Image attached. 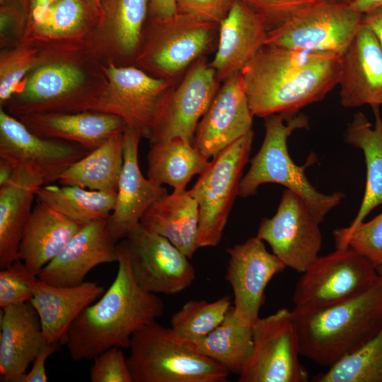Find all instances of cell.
<instances>
[{
    "mask_svg": "<svg viewBox=\"0 0 382 382\" xmlns=\"http://www.w3.org/2000/svg\"><path fill=\"white\" fill-rule=\"evenodd\" d=\"M341 55L264 45L240 74L253 115L296 114L338 85Z\"/></svg>",
    "mask_w": 382,
    "mask_h": 382,
    "instance_id": "6da1fadb",
    "label": "cell"
},
{
    "mask_svg": "<svg viewBox=\"0 0 382 382\" xmlns=\"http://www.w3.org/2000/svg\"><path fill=\"white\" fill-rule=\"evenodd\" d=\"M117 250L118 270L114 281L76 318L64 340L75 361L93 359L113 347L129 348L132 335L163 313L161 299L136 282L126 239L117 243Z\"/></svg>",
    "mask_w": 382,
    "mask_h": 382,
    "instance_id": "7a4b0ae2",
    "label": "cell"
},
{
    "mask_svg": "<svg viewBox=\"0 0 382 382\" xmlns=\"http://www.w3.org/2000/svg\"><path fill=\"white\" fill-rule=\"evenodd\" d=\"M301 355L328 366L371 339L382 327V278L347 301L311 312L292 310Z\"/></svg>",
    "mask_w": 382,
    "mask_h": 382,
    "instance_id": "3957f363",
    "label": "cell"
},
{
    "mask_svg": "<svg viewBox=\"0 0 382 382\" xmlns=\"http://www.w3.org/2000/svg\"><path fill=\"white\" fill-rule=\"evenodd\" d=\"M308 117L303 113L274 114L265 117V134L261 148L250 161V167L241 179L238 195H254L264 183H277L298 195L320 224L330 210L345 197L342 192L325 195L318 192L305 174L306 164L292 161L287 141L295 130L308 128Z\"/></svg>",
    "mask_w": 382,
    "mask_h": 382,
    "instance_id": "277c9868",
    "label": "cell"
},
{
    "mask_svg": "<svg viewBox=\"0 0 382 382\" xmlns=\"http://www.w3.org/2000/svg\"><path fill=\"white\" fill-rule=\"evenodd\" d=\"M129 348L132 382H224L229 374L171 328L156 321L137 330Z\"/></svg>",
    "mask_w": 382,
    "mask_h": 382,
    "instance_id": "5b68a950",
    "label": "cell"
},
{
    "mask_svg": "<svg viewBox=\"0 0 382 382\" xmlns=\"http://www.w3.org/2000/svg\"><path fill=\"white\" fill-rule=\"evenodd\" d=\"M253 137L251 130L220 151L189 190L199 209V248L216 246L221 241L233 204L239 194Z\"/></svg>",
    "mask_w": 382,
    "mask_h": 382,
    "instance_id": "8992f818",
    "label": "cell"
},
{
    "mask_svg": "<svg viewBox=\"0 0 382 382\" xmlns=\"http://www.w3.org/2000/svg\"><path fill=\"white\" fill-rule=\"evenodd\" d=\"M376 267L350 247L319 256L298 281L294 310L311 312L351 299L376 281Z\"/></svg>",
    "mask_w": 382,
    "mask_h": 382,
    "instance_id": "52a82bcc",
    "label": "cell"
},
{
    "mask_svg": "<svg viewBox=\"0 0 382 382\" xmlns=\"http://www.w3.org/2000/svg\"><path fill=\"white\" fill-rule=\"evenodd\" d=\"M362 24L349 4L319 1L268 30L265 45L342 54Z\"/></svg>",
    "mask_w": 382,
    "mask_h": 382,
    "instance_id": "ba28073f",
    "label": "cell"
},
{
    "mask_svg": "<svg viewBox=\"0 0 382 382\" xmlns=\"http://www.w3.org/2000/svg\"><path fill=\"white\" fill-rule=\"evenodd\" d=\"M252 354L238 375V382H306V369L299 360V337L292 311L282 308L259 318L252 326Z\"/></svg>",
    "mask_w": 382,
    "mask_h": 382,
    "instance_id": "9c48e42d",
    "label": "cell"
},
{
    "mask_svg": "<svg viewBox=\"0 0 382 382\" xmlns=\"http://www.w3.org/2000/svg\"><path fill=\"white\" fill-rule=\"evenodd\" d=\"M219 28L178 12L154 18V33L141 61L158 74V78L176 84L195 61L214 47Z\"/></svg>",
    "mask_w": 382,
    "mask_h": 382,
    "instance_id": "30bf717a",
    "label": "cell"
},
{
    "mask_svg": "<svg viewBox=\"0 0 382 382\" xmlns=\"http://www.w3.org/2000/svg\"><path fill=\"white\" fill-rule=\"evenodd\" d=\"M89 152L75 142L36 135L0 110V158L40 178L44 185L58 181L67 168Z\"/></svg>",
    "mask_w": 382,
    "mask_h": 382,
    "instance_id": "8fae6325",
    "label": "cell"
},
{
    "mask_svg": "<svg viewBox=\"0 0 382 382\" xmlns=\"http://www.w3.org/2000/svg\"><path fill=\"white\" fill-rule=\"evenodd\" d=\"M220 88L206 56L195 61L168 93L150 142L182 137L193 144L197 127Z\"/></svg>",
    "mask_w": 382,
    "mask_h": 382,
    "instance_id": "7c38bea8",
    "label": "cell"
},
{
    "mask_svg": "<svg viewBox=\"0 0 382 382\" xmlns=\"http://www.w3.org/2000/svg\"><path fill=\"white\" fill-rule=\"evenodd\" d=\"M257 236L284 265L303 273L319 257L323 236L305 202L286 189L277 212L260 221Z\"/></svg>",
    "mask_w": 382,
    "mask_h": 382,
    "instance_id": "4fadbf2b",
    "label": "cell"
},
{
    "mask_svg": "<svg viewBox=\"0 0 382 382\" xmlns=\"http://www.w3.org/2000/svg\"><path fill=\"white\" fill-rule=\"evenodd\" d=\"M125 239L132 273L144 290L174 295L195 280V271L189 258L165 237L139 224Z\"/></svg>",
    "mask_w": 382,
    "mask_h": 382,
    "instance_id": "5bb4252c",
    "label": "cell"
},
{
    "mask_svg": "<svg viewBox=\"0 0 382 382\" xmlns=\"http://www.w3.org/2000/svg\"><path fill=\"white\" fill-rule=\"evenodd\" d=\"M107 74L111 92L94 109L121 117L127 127L149 139L164 100L175 84L133 66L110 65Z\"/></svg>",
    "mask_w": 382,
    "mask_h": 382,
    "instance_id": "9a60e30c",
    "label": "cell"
},
{
    "mask_svg": "<svg viewBox=\"0 0 382 382\" xmlns=\"http://www.w3.org/2000/svg\"><path fill=\"white\" fill-rule=\"evenodd\" d=\"M263 242L256 236L226 249L229 259L225 279L233 290L234 313L252 326L260 318L268 283L286 267Z\"/></svg>",
    "mask_w": 382,
    "mask_h": 382,
    "instance_id": "2e32d148",
    "label": "cell"
},
{
    "mask_svg": "<svg viewBox=\"0 0 382 382\" xmlns=\"http://www.w3.org/2000/svg\"><path fill=\"white\" fill-rule=\"evenodd\" d=\"M249 107L240 72L223 82L209 109L200 120L193 146L206 158H214L252 129Z\"/></svg>",
    "mask_w": 382,
    "mask_h": 382,
    "instance_id": "e0dca14e",
    "label": "cell"
},
{
    "mask_svg": "<svg viewBox=\"0 0 382 382\" xmlns=\"http://www.w3.org/2000/svg\"><path fill=\"white\" fill-rule=\"evenodd\" d=\"M117 243L108 228L107 220L83 224L37 277L55 286L80 284L95 267L117 262Z\"/></svg>",
    "mask_w": 382,
    "mask_h": 382,
    "instance_id": "ac0fdd59",
    "label": "cell"
},
{
    "mask_svg": "<svg viewBox=\"0 0 382 382\" xmlns=\"http://www.w3.org/2000/svg\"><path fill=\"white\" fill-rule=\"evenodd\" d=\"M140 139L136 132L126 127L123 165L115 204L107 219L108 228L117 242L125 239L139 226L142 215L153 202L168 193L163 185L143 176L138 161Z\"/></svg>",
    "mask_w": 382,
    "mask_h": 382,
    "instance_id": "d6986e66",
    "label": "cell"
},
{
    "mask_svg": "<svg viewBox=\"0 0 382 382\" xmlns=\"http://www.w3.org/2000/svg\"><path fill=\"white\" fill-rule=\"evenodd\" d=\"M338 85L340 103L345 108L382 105V49L364 23L341 55Z\"/></svg>",
    "mask_w": 382,
    "mask_h": 382,
    "instance_id": "ffe728a7",
    "label": "cell"
},
{
    "mask_svg": "<svg viewBox=\"0 0 382 382\" xmlns=\"http://www.w3.org/2000/svg\"><path fill=\"white\" fill-rule=\"evenodd\" d=\"M267 31L258 14L243 1L233 0L219 24L216 52L209 62L220 82L241 71L265 45Z\"/></svg>",
    "mask_w": 382,
    "mask_h": 382,
    "instance_id": "44dd1931",
    "label": "cell"
},
{
    "mask_svg": "<svg viewBox=\"0 0 382 382\" xmlns=\"http://www.w3.org/2000/svg\"><path fill=\"white\" fill-rule=\"evenodd\" d=\"M1 309V381L18 382L47 342L30 301Z\"/></svg>",
    "mask_w": 382,
    "mask_h": 382,
    "instance_id": "7402d4cb",
    "label": "cell"
},
{
    "mask_svg": "<svg viewBox=\"0 0 382 382\" xmlns=\"http://www.w3.org/2000/svg\"><path fill=\"white\" fill-rule=\"evenodd\" d=\"M93 282L75 286H55L38 278L30 303L35 309L48 343L64 341L76 318L105 292Z\"/></svg>",
    "mask_w": 382,
    "mask_h": 382,
    "instance_id": "603a6c76",
    "label": "cell"
},
{
    "mask_svg": "<svg viewBox=\"0 0 382 382\" xmlns=\"http://www.w3.org/2000/svg\"><path fill=\"white\" fill-rule=\"evenodd\" d=\"M22 122L36 135L75 142L89 151L127 127L121 117L101 111L33 114Z\"/></svg>",
    "mask_w": 382,
    "mask_h": 382,
    "instance_id": "cb8c5ba5",
    "label": "cell"
},
{
    "mask_svg": "<svg viewBox=\"0 0 382 382\" xmlns=\"http://www.w3.org/2000/svg\"><path fill=\"white\" fill-rule=\"evenodd\" d=\"M82 226L37 200L24 228L18 259L37 276Z\"/></svg>",
    "mask_w": 382,
    "mask_h": 382,
    "instance_id": "d4e9b609",
    "label": "cell"
},
{
    "mask_svg": "<svg viewBox=\"0 0 382 382\" xmlns=\"http://www.w3.org/2000/svg\"><path fill=\"white\" fill-rule=\"evenodd\" d=\"M199 209L189 190H173L156 199L142 215L139 224L167 238L189 259L199 248Z\"/></svg>",
    "mask_w": 382,
    "mask_h": 382,
    "instance_id": "484cf974",
    "label": "cell"
},
{
    "mask_svg": "<svg viewBox=\"0 0 382 382\" xmlns=\"http://www.w3.org/2000/svg\"><path fill=\"white\" fill-rule=\"evenodd\" d=\"M44 185L38 178L15 169L11 178L0 185V268L18 260L20 243L33 211L38 189Z\"/></svg>",
    "mask_w": 382,
    "mask_h": 382,
    "instance_id": "4316f807",
    "label": "cell"
},
{
    "mask_svg": "<svg viewBox=\"0 0 382 382\" xmlns=\"http://www.w3.org/2000/svg\"><path fill=\"white\" fill-rule=\"evenodd\" d=\"M375 125L362 112L354 115L344 134V141L362 150L366 166V183L364 197L357 214L349 226L342 228L351 231L362 223L377 206L382 204V119L379 106L371 107Z\"/></svg>",
    "mask_w": 382,
    "mask_h": 382,
    "instance_id": "83f0119b",
    "label": "cell"
},
{
    "mask_svg": "<svg viewBox=\"0 0 382 382\" xmlns=\"http://www.w3.org/2000/svg\"><path fill=\"white\" fill-rule=\"evenodd\" d=\"M147 161V178L178 191L185 190L193 176L202 174L210 163L192 144L182 137L150 142Z\"/></svg>",
    "mask_w": 382,
    "mask_h": 382,
    "instance_id": "f1b7e54d",
    "label": "cell"
},
{
    "mask_svg": "<svg viewBox=\"0 0 382 382\" xmlns=\"http://www.w3.org/2000/svg\"><path fill=\"white\" fill-rule=\"evenodd\" d=\"M124 131L112 135L71 165L59 178V184L117 192L123 165Z\"/></svg>",
    "mask_w": 382,
    "mask_h": 382,
    "instance_id": "f546056e",
    "label": "cell"
},
{
    "mask_svg": "<svg viewBox=\"0 0 382 382\" xmlns=\"http://www.w3.org/2000/svg\"><path fill=\"white\" fill-rule=\"evenodd\" d=\"M190 342L229 374L239 375L253 352L252 325L238 318L231 306L217 328L206 337Z\"/></svg>",
    "mask_w": 382,
    "mask_h": 382,
    "instance_id": "4dcf8cb0",
    "label": "cell"
},
{
    "mask_svg": "<svg viewBox=\"0 0 382 382\" xmlns=\"http://www.w3.org/2000/svg\"><path fill=\"white\" fill-rule=\"evenodd\" d=\"M117 192L91 190L78 186L43 185L36 199L82 225L107 220L114 209Z\"/></svg>",
    "mask_w": 382,
    "mask_h": 382,
    "instance_id": "1f68e13d",
    "label": "cell"
},
{
    "mask_svg": "<svg viewBox=\"0 0 382 382\" xmlns=\"http://www.w3.org/2000/svg\"><path fill=\"white\" fill-rule=\"evenodd\" d=\"M83 73L70 64H57L40 67L28 79L21 100L26 103L18 112L24 116L38 114L45 104L55 102L79 86Z\"/></svg>",
    "mask_w": 382,
    "mask_h": 382,
    "instance_id": "d6a6232c",
    "label": "cell"
},
{
    "mask_svg": "<svg viewBox=\"0 0 382 382\" xmlns=\"http://www.w3.org/2000/svg\"><path fill=\"white\" fill-rule=\"evenodd\" d=\"M315 382H382V327L362 347L328 370L313 378Z\"/></svg>",
    "mask_w": 382,
    "mask_h": 382,
    "instance_id": "836d02e7",
    "label": "cell"
},
{
    "mask_svg": "<svg viewBox=\"0 0 382 382\" xmlns=\"http://www.w3.org/2000/svg\"><path fill=\"white\" fill-rule=\"evenodd\" d=\"M231 306L229 296L213 302L205 300L189 301L173 315L170 320L171 328L189 342L200 340L222 323Z\"/></svg>",
    "mask_w": 382,
    "mask_h": 382,
    "instance_id": "e575fe53",
    "label": "cell"
},
{
    "mask_svg": "<svg viewBox=\"0 0 382 382\" xmlns=\"http://www.w3.org/2000/svg\"><path fill=\"white\" fill-rule=\"evenodd\" d=\"M100 12L110 19L120 50L133 54L140 42L149 0H100Z\"/></svg>",
    "mask_w": 382,
    "mask_h": 382,
    "instance_id": "d590c367",
    "label": "cell"
},
{
    "mask_svg": "<svg viewBox=\"0 0 382 382\" xmlns=\"http://www.w3.org/2000/svg\"><path fill=\"white\" fill-rule=\"evenodd\" d=\"M332 235L336 248L350 247L376 268L382 265V212L351 231L340 228L335 229Z\"/></svg>",
    "mask_w": 382,
    "mask_h": 382,
    "instance_id": "8d00e7d4",
    "label": "cell"
},
{
    "mask_svg": "<svg viewBox=\"0 0 382 382\" xmlns=\"http://www.w3.org/2000/svg\"><path fill=\"white\" fill-rule=\"evenodd\" d=\"M82 0H59L35 20L37 30L46 35H63L79 29L84 21Z\"/></svg>",
    "mask_w": 382,
    "mask_h": 382,
    "instance_id": "74e56055",
    "label": "cell"
},
{
    "mask_svg": "<svg viewBox=\"0 0 382 382\" xmlns=\"http://www.w3.org/2000/svg\"><path fill=\"white\" fill-rule=\"evenodd\" d=\"M37 276L17 260L0 271V307L29 302L35 295Z\"/></svg>",
    "mask_w": 382,
    "mask_h": 382,
    "instance_id": "f35d334b",
    "label": "cell"
},
{
    "mask_svg": "<svg viewBox=\"0 0 382 382\" xmlns=\"http://www.w3.org/2000/svg\"><path fill=\"white\" fill-rule=\"evenodd\" d=\"M90 379L92 382H132L122 348L113 347L97 355L90 369Z\"/></svg>",
    "mask_w": 382,
    "mask_h": 382,
    "instance_id": "ab89813d",
    "label": "cell"
},
{
    "mask_svg": "<svg viewBox=\"0 0 382 382\" xmlns=\"http://www.w3.org/2000/svg\"><path fill=\"white\" fill-rule=\"evenodd\" d=\"M258 14L268 30L319 0H242Z\"/></svg>",
    "mask_w": 382,
    "mask_h": 382,
    "instance_id": "60d3db41",
    "label": "cell"
},
{
    "mask_svg": "<svg viewBox=\"0 0 382 382\" xmlns=\"http://www.w3.org/2000/svg\"><path fill=\"white\" fill-rule=\"evenodd\" d=\"M32 54L15 53L4 59L0 69V102H6L12 96L22 78L33 65Z\"/></svg>",
    "mask_w": 382,
    "mask_h": 382,
    "instance_id": "b9f144b4",
    "label": "cell"
},
{
    "mask_svg": "<svg viewBox=\"0 0 382 382\" xmlns=\"http://www.w3.org/2000/svg\"><path fill=\"white\" fill-rule=\"evenodd\" d=\"M233 0H176L177 12L218 25L227 16Z\"/></svg>",
    "mask_w": 382,
    "mask_h": 382,
    "instance_id": "7bdbcfd3",
    "label": "cell"
},
{
    "mask_svg": "<svg viewBox=\"0 0 382 382\" xmlns=\"http://www.w3.org/2000/svg\"><path fill=\"white\" fill-rule=\"evenodd\" d=\"M59 348V342L47 343L32 363V366L18 382H46L48 376L45 370L47 359Z\"/></svg>",
    "mask_w": 382,
    "mask_h": 382,
    "instance_id": "ee69618b",
    "label": "cell"
},
{
    "mask_svg": "<svg viewBox=\"0 0 382 382\" xmlns=\"http://www.w3.org/2000/svg\"><path fill=\"white\" fill-rule=\"evenodd\" d=\"M149 8L154 18H166L177 13L176 0H149Z\"/></svg>",
    "mask_w": 382,
    "mask_h": 382,
    "instance_id": "f6af8a7d",
    "label": "cell"
},
{
    "mask_svg": "<svg viewBox=\"0 0 382 382\" xmlns=\"http://www.w3.org/2000/svg\"><path fill=\"white\" fill-rule=\"evenodd\" d=\"M363 23L372 30L382 49V7L363 15Z\"/></svg>",
    "mask_w": 382,
    "mask_h": 382,
    "instance_id": "bcb514c9",
    "label": "cell"
},
{
    "mask_svg": "<svg viewBox=\"0 0 382 382\" xmlns=\"http://www.w3.org/2000/svg\"><path fill=\"white\" fill-rule=\"evenodd\" d=\"M349 5L358 13L364 15L382 7V0H354Z\"/></svg>",
    "mask_w": 382,
    "mask_h": 382,
    "instance_id": "7dc6e473",
    "label": "cell"
},
{
    "mask_svg": "<svg viewBox=\"0 0 382 382\" xmlns=\"http://www.w3.org/2000/svg\"><path fill=\"white\" fill-rule=\"evenodd\" d=\"M59 0H32V15L33 20L38 18L50 6Z\"/></svg>",
    "mask_w": 382,
    "mask_h": 382,
    "instance_id": "c3c4849f",
    "label": "cell"
},
{
    "mask_svg": "<svg viewBox=\"0 0 382 382\" xmlns=\"http://www.w3.org/2000/svg\"><path fill=\"white\" fill-rule=\"evenodd\" d=\"M15 172L13 166L7 161L0 158V185L8 182Z\"/></svg>",
    "mask_w": 382,
    "mask_h": 382,
    "instance_id": "681fc988",
    "label": "cell"
},
{
    "mask_svg": "<svg viewBox=\"0 0 382 382\" xmlns=\"http://www.w3.org/2000/svg\"><path fill=\"white\" fill-rule=\"evenodd\" d=\"M88 7L96 13L100 12V0H84Z\"/></svg>",
    "mask_w": 382,
    "mask_h": 382,
    "instance_id": "f907efd6",
    "label": "cell"
},
{
    "mask_svg": "<svg viewBox=\"0 0 382 382\" xmlns=\"http://www.w3.org/2000/svg\"><path fill=\"white\" fill-rule=\"evenodd\" d=\"M320 1L328 2V3H335V4H349L354 0H319Z\"/></svg>",
    "mask_w": 382,
    "mask_h": 382,
    "instance_id": "816d5d0a",
    "label": "cell"
},
{
    "mask_svg": "<svg viewBox=\"0 0 382 382\" xmlns=\"http://www.w3.org/2000/svg\"><path fill=\"white\" fill-rule=\"evenodd\" d=\"M377 272H378V275L382 278V265H381L380 266H378L377 268Z\"/></svg>",
    "mask_w": 382,
    "mask_h": 382,
    "instance_id": "f5cc1de1",
    "label": "cell"
},
{
    "mask_svg": "<svg viewBox=\"0 0 382 382\" xmlns=\"http://www.w3.org/2000/svg\"><path fill=\"white\" fill-rule=\"evenodd\" d=\"M0 1H1V3L2 4V3H4L5 1H6V0H0Z\"/></svg>",
    "mask_w": 382,
    "mask_h": 382,
    "instance_id": "db71d44e",
    "label": "cell"
}]
</instances>
